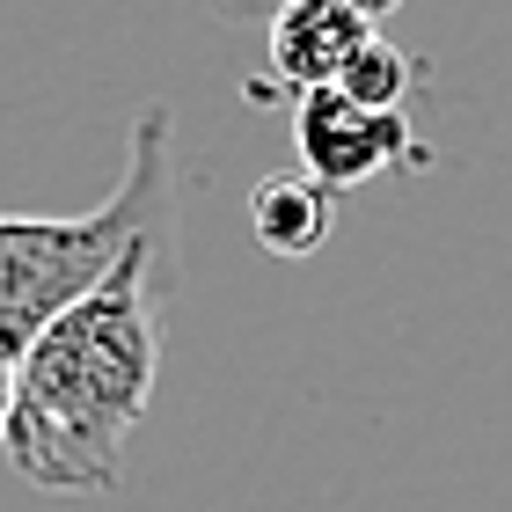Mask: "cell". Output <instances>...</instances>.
<instances>
[{"label": "cell", "mask_w": 512, "mask_h": 512, "mask_svg": "<svg viewBox=\"0 0 512 512\" xmlns=\"http://www.w3.org/2000/svg\"><path fill=\"white\" fill-rule=\"evenodd\" d=\"M176 249H132L15 359L8 469L52 498H103L125 476V439L161 381V286Z\"/></svg>", "instance_id": "cell-1"}, {"label": "cell", "mask_w": 512, "mask_h": 512, "mask_svg": "<svg viewBox=\"0 0 512 512\" xmlns=\"http://www.w3.org/2000/svg\"><path fill=\"white\" fill-rule=\"evenodd\" d=\"M132 249H176V118L161 103L139 110L125 176L96 213L74 220L0 213V352L22 359Z\"/></svg>", "instance_id": "cell-2"}, {"label": "cell", "mask_w": 512, "mask_h": 512, "mask_svg": "<svg viewBox=\"0 0 512 512\" xmlns=\"http://www.w3.org/2000/svg\"><path fill=\"white\" fill-rule=\"evenodd\" d=\"M300 169L330 191H359L388 169H432V147L410 132V110H366L344 88H315L293 103Z\"/></svg>", "instance_id": "cell-3"}, {"label": "cell", "mask_w": 512, "mask_h": 512, "mask_svg": "<svg viewBox=\"0 0 512 512\" xmlns=\"http://www.w3.org/2000/svg\"><path fill=\"white\" fill-rule=\"evenodd\" d=\"M374 37L381 22H366L344 0H286V8H271V81H286L293 103L315 96V88H337L344 66Z\"/></svg>", "instance_id": "cell-4"}, {"label": "cell", "mask_w": 512, "mask_h": 512, "mask_svg": "<svg viewBox=\"0 0 512 512\" xmlns=\"http://www.w3.org/2000/svg\"><path fill=\"white\" fill-rule=\"evenodd\" d=\"M249 235L264 242V256L300 264L337 235V191L315 183L308 169H271L249 183Z\"/></svg>", "instance_id": "cell-5"}, {"label": "cell", "mask_w": 512, "mask_h": 512, "mask_svg": "<svg viewBox=\"0 0 512 512\" xmlns=\"http://www.w3.org/2000/svg\"><path fill=\"white\" fill-rule=\"evenodd\" d=\"M417 74H425V66H417L410 52H395L388 37H374L352 66H344V81H337V88H344L352 103H366V110H403V103H410V88H417Z\"/></svg>", "instance_id": "cell-6"}, {"label": "cell", "mask_w": 512, "mask_h": 512, "mask_svg": "<svg viewBox=\"0 0 512 512\" xmlns=\"http://www.w3.org/2000/svg\"><path fill=\"white\" fill-rule=\"evenodd\" d=\"M227 8H256V0H227ZM271 8H286V0H271ZM344 8H359L366 22H388L395 8H403V0H344Z\"/></svg>", "instance_id": "cell-7"}, {"label": "cell", "mask_w": 512, "mask_h": 512, "mask_svg": "<svg viewBox=\"0 0 512 512\" xmlns=\"http://www.w3.org/2000/svg\"><path fill=\"white\" fill-rule=\"evenodd\" d=\"M8 417H15V352H0V447H8Z\"/></svg>", "instance_id": "cell-8"}]
</instances>
